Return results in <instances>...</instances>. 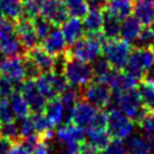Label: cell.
Masks as SVG:
<instances>
[{"instance_id": "obj_1", "label": "cell", "mask_w": 154, "mask_h": 154, "mask_svg": "<svg viewBox=\"0 0 154 154\" xmlns=\"http://www.w3.org/2000/svg\"><path fill=\"white\" fill-rule=\"evenodd\" d=\"M105 36L102 32L95 35H85L71 45L70 51L67 52L69 57L76 58L84 63H94L102 54V46L105 42Z\"/></svg>"}, {"instance_id": "obj_2", "label": "cell", "mask_w": 154, "mask_h": 154, "mask_svg": "<svg viewBox=\"0 0 154 154\" xmlns=\"http://www.w3.org/2000/svg\"><path fill=\"white\" fill-rule=\"evenodd\" d=\"M132 46L122 37L106 38L102 46V57L108 61L111 67L117 71H123L131 54Z\"/></svg>"}, {"instance_id": "obj_3", "label": "cell", "mask_w": 154, "mask_h": 154, "mask_svg": "<svg viewBox=\"0 0 154 154\" xmlns=\"http://www.w3.org/2000/svg\"><path fill=\"white\" fill-rule=\"evenodd\" d=\"M67 54V53H66ZM63 75L72 88H83L94 79L93 66L72 57H66L63 67Z\"/></svg>"}, {"instance_id": "obj_4", "label": "cell", "mask_w": 154, "mask_h": 154, "mask_svg": "<svg viewBox=\"0 0 154 154\" xmlns=\"http://www.w3.org/2000/svg\"><path fill=\"white\" fill-rule=\"evenodd\" d=\"M153 61H154L153 47H136L132 48L124 71L140 82L141 79L144 78Z\"/></svg>"}, {"instance_id": "obj_5", "label": "cell", "mask_w": 154, "mask_h": 154, "mask_svg": "<svg viewBox=\"0 0 154 154\" xmlns=\"http://www.w3.org/2000/svg\"><path fill=\"white\" fill-rule=\"evenodd\" d=\"M112 96L114 99L117 107L136 124H138V122L147 113V111L144 109V107L141 102V99H140V95H138L136 88L112 95Z\"/></svg>"}, {"instance_id": "obj_6", "label": "cell", "mask_w": 154, "mask_h": 154, "mask_svg": "<svg viewBox=\"0 0 154 154\" xmlns=\"http://www.w3.org/2000/svg\"><path fill=\"white\" fill-rule=\"evenodd\" d=\"M35 83L47 101L57 97L69 87L64 75L55 71L42 72L35 78Z\"/></svg>"}, {"instance_id": "obj_7", "label": "cell", "mask_w": 154, "mask_h": 154, "mask_svg": "<svg viewBox=\"0 0 154 154\" xmlns=\"http://www.w3.org/2000/svg\"><path fill=\"white\" fill-rule=\"evenodd\" d=\"M134 124L118 107H112L107 113V132L112 138H129L132 135Z\"/></svg>"}, {"instance_id": "obj_8", "label": "cell", "mask_w": 154, "mask_h": 154, "mask_svg": "<svg viewBox=\"0 0 154 154\" xmlns=\"http://www.w3.org/2000/svg\"><path fill=\"white\" fill-rule=\"evenodd\" d=\"M22 49L14 24L7 18L0 19V52L5 57H16L20 55Z\"/></svg>"}, {"instance_id": "obj_9", "label": "cell", "mask_w": 154, "mask_h": 154, "mask_svg": "<svg viewBox=\"0 0 154 154\" xmlns=\"http://www.w3.org/2000/svg\"><path fill=\"white\" fill-rule=\"evenodd\" d=\"M81 97L84 101L95 106L97 109H101L111 103L112 91L108 88V85H106L105 83L93 79L90 83H88L85 87L82 88Z\"/></svg>"}, {"instance_id": "obj_10", "label": "cell", "mask_w": 154, "mask_h": 154, "mask_svg": "<svg viewBox=\"0 0 154 154\" xmlns=\"http://www.w3.org/2000/svg\"><path fill=\"white\" fill-rule=\"evenodd\" d=\"M0 76L8 79L19 88L20 83H23V81H25L26 78L24 58H22L20 55L5 58L0 66Z\"/></svg>"}, {"instance_id": "obj_11", "label": "cell", "mask_w": 154, "mask_h": 154, "mask_svg": "<svg viewBox=\"0 0 154 154\" xmlns=\"http://www.w3.org/2000/svg\"><path fill=\"white\" fill-rule=\"evenodd\" d=\"M19 91L23 95V97L25 99V101L32 113H38L45 109L47 100L40 93L38 88L35 83V79L26 78L25 81H23V83H20V85H19Z\"/></svg>"}, {"instance_id": "obj_12", "label": "cell", "mask_w": 154, "mask_h": 154, "mask_svg": "<svg viewBox=\"0 0 154 154\" xmlns=\"http://www.w3.org/2000/svg\"><path fill=\"white\" fill-rule=\"evenodd\" d=\"M97 112L99 109L95 106H93L91 103L84 100H81L72 108L71 114H70V122L75 124L76 126L87 130L93 124Z\"/></svg>"}, {"instance_id": "obj_13", "label": "cell", "mask_w": 154, "mask_h": 154, "mask_svg": "<svg viewBox=\"0 0 154 154\" xmlns=\"http://www.w3.org/2000/svg\"><path fill=\"white\" fill-rule=\"evenodd\" d=\"M14 28H16V32L18 36V40L20 42V45L26 48V49H31L34 47L37 46V42L40 41L34 25H32V20L28 17H20L19 19L16 20L14 23Z\"/></svg>"}, {"instance_id": "obj_14", "label": "cell", "mask_w": 154, "mask_h": 154, "mask_svg": "<svg viewBox=\"0 0 154 154\" xmlns=\"http://www.w3.org/2000/svg\"><path fill=\"white\" fill-rule=\"evenodd\" d=\"M41 14L46 17L54 26L61 25L69 18V13L63 0H45Z\"/></svg>"}, {"instance_id": "obj_15", "label": "cell", "mask_w": 154, "mask_h": 154, "mask_svg": "<svg viewBox=\"0 0 154 154\" xmlns=\"http://www.w3.org/2000/svg\"><path fill=\"white\" fill-rule=\"evenodd\" d=\"M42 47L53 57H58V55L66 53L67 42H66L60 28L53 26L51 32L42 40Z\"/></svg>"}, {"instance_id": "obj_16", "label": "cell", "mask_w": 154, "mask_h": 154, "mask_svg": "<svg viewBox=\"0 0 154 154\" xmlns=\"http://www.w3.org/2000/svg\"><path fill=\"white\" fill-rule=\"evenodd\" d=\"M26 57L38 67L41 73L42 72H49V71L54 70L55 57L49 54L43 47L36 46V47L29 49V53H28Z\"/></svg>"}, {"instance_id": "obj_17", "label": "cell", "mask_w": 154, "mask_h": 154, "mask_svg": "<svg viewBox=\"0 0 154 154\" xmlns=\"http://www.w3.org/2000/svg\"><path fill=\"white\" fill-rule=\"evenodd\" d=\"M43 113L46 114V117L48 118V120L51 122V124L53 126L61 125L65 122V119H67V123H69V117H67L66 109L59 97L48 100L46 103V107L43 109Z\"/></svg>"}, {"instance_id": "obj_18", "label": "cell", "mask_w": 154, "mask_h": 154, "mask_svg": "<svg viewBox=\"0 0 154 154\" xmlns=\"http://www.w3.org/2000/svg\"><path fill=\"white\" fill-rule=\"evenodd\" d=\"M55 136L64 144L69 142H82L85 140V130L69 122L59 125V128L55 131Z\"/></svg>"}, {"instance_id": "obj_19", "label": "cell", "mask_w": 154, "mask_h": 154, "mask_svg": "<svg viewBox=\"0 0 154 154\" xmlns=\"http://www.w3.org/2000/svg\"><path fill=\"white\" fill-rule=\"evenodd\" d=\"M60 30L69 45H73L76 41H78L81 37L84 36V28L79 18H75V17L67 18L61 24Z\"/></svg>"}, {"instance_id": "obj_20", "label": "cell", "mask_w": 154, "mask_h": 154, "mask_svg": "<svg viewBox=\"0 0 154 154\" xmlns=\"http://www.w3.org/2000/svg\"><path fill=\"white\" fill-rule=\"evenodd\" d=\"M132 12L143 26H149L154 20V4L152 0H135Z\"/></svg>"}, {"instance_id": "obj_21", "label": "cell", "mask_w": 154, "mask_h": 154, "mask_svg": "<svg viewBox=\"0 0 154 154\" xmlns=\"http://www.w3.org/2000/svg\"><path fill=\"white\" fill-rule=\"evenodd\" d=\"M82 24L85 34L88 35L100 34L102 31V24H103V10L90 8L88 13L83 17Z\"/></svg>"}, {"instance_id": "obj_22", "label": "cell", "mask_w": 154, "mask_h": 154, "mask_svg": "<svg viewBox=\"0 0 154 154\" xmlns=\"http://www.w3.org/2000/svg\"><path fill=\"white\" fill-rule=\"evenodd\" d=\"M143 25L135 16H129L128 18L122 20L120 24V37L128 42H136L138 38Z\"/></svg>"}, {"instance_id": "obj_23", "label": "cell", "mask_w": 154, "mask_h": 154, "mask_svg": "<svg viewBox=\"0 0 154 154\" xmlns=\"http://www.w3.org/2000/svg\"><path fill=\"white\" fill-rule=\"evenodd\" d=\"M134 8V0H107L105 11L118 18L119 20H123L131 16Z\"/></svg>"}, {"instance_id": "obj_24", "label": "cell", "mask_w": 154, "mask_h": 154, "mask_svg": "<svg viewBox=\"0 0 154 154\" xmlns=\"http://www.w3.org/2000/svg\"><path fill=\"white\" fill-rule=\"evenodd\" d=\"M136 90L144 109L149 113H154V82L143 78L137 83Z\"/></svg>"}, {"instance_id": "obj_25", "label": "cell", "mask_w": 154, "mask_h": 154, "mask_svg": "<svg viewBox=\"0 0 154 154\" xmlns=\"http://www.w3.org/2000/svg\"><path fill=\"white\" fill-rule=\"evenodd\" d=\"M128 154H153V147L144 135H131L126 142Z\"/></svg>"}, {"instance_id": "obj_26", "label": "cell", "mask_w": 154, "mask_h": 154, "mask_svg": "<svg viewBox=\"0 0 154 154\" xmlns=\"http://www.w3.org/2000/svg\"><path fill=\"white\" fill-rule=\"evenodd\" d=\"M111 136L108 135L106 129H97V128H88L85 130V140L88 143L94 146L99 152H101L106 144L109 142Z\"/></svg>"}, {"instance_id": "obj_27", "label": "cell", "mask_w": 154, "mask_h": 154, "mask_svg": "<svg viewBox=\"0 0 154 154\" xmlns=\"http://www.w3.org/2000/svg\"><path fill=\"white\" fill-rule=\"evenodd\" d=\"M120 24L122 20L112 16L111 13L103 10V24H102V35L105 38H116L120 35Z\"/></svg>"}, {"instance_id": "obj_28", "label": "cell", "mask_w": 154, "mask_h": 154, "mask_svg": "<svg viewBox=\"0 0 154 154\" xmlns=\"http://www.w3.org/2000/svg\"><path fill=\"white\" fill-rule=\"evenodd\" d=\"M8 102L11 106V109L13 112L14 118L17 119H22L26 116H29V106L25 101V99L23 97V95L20 94L19 90H16L10 97H8Z\"/></svg>"}, {"instance_id": "obj_29", "label": "cell", "mask_w": 154, "mask_h": 154, "mask_svg": "<svg viewBox=\"0 0 154 154\" xmlns=\"http://www.w3.org/2000/svg\"><path fill=\"white\" fill-rule=\"evenodd\" d=\"M2 16L10 20H17L23 17V4L20 0H0Z\"/></svg>"}, {"instance_id": "obj_30", "label": "cell", "mask_w": 154, "mask_h": 154, "mask_svg": "<svg viewBox=\"0 0 154 154\" xmlns=\"http://www.w3.org/2000/svg\"><path fill=\"white\" fill-rule=\"evenodd\" d=\"M63 2L70 17L81 19L90 10L87 0H63Z\"/></svg>"}, {"instance_id": "obj_31", "label": "cell", "mask_w": 154, "mask_h": 154, "mask_svg": "<svg viewBox=\"0 0 154 154\" xmlns=\"http://www.w3.org/2000/svg\"><path fill=\"white\" fill-rule=\"evenodd\" d=\"M78 96H81V94H78L77 89L72 88V87H70V88L67 87V89L59 95V99H60L61 103L64 105V107L66 109V113H67V117H69V122H70L71 111L75 107V105L78 102Z\"/></svg>"}, {"instance_id": "obj_32", "label": "cell", "mask_w": 154, "mask_h": 154, "mask_svg": "<svg viewBox=\"0 0 154 154\" xmlns=\"http://www.w3.org/2000/svg\"><path fill=\"white\" fill-rule=\"evenodd\" d=\"M32 25L35 29V32L38 37V40H43L53 29V24L42 14H38L32 18Z\"/></svg>"}, {"instance_id": "obj_33", "label": "cell", "mask_w": 154, "mask_h": 154, "mask_svg": "<svg viewBox=\"0 0 154 154\" xmlns=\"http://www.w3.org/2000/svg\"><path fill=\"white\" fill-rule=\"evenodd\" d=\"M32 120H34V125L36 129V132L41 136H43L47 132H51L53 129V125L51 124V122L48 120V118L46 117L45 113L38 112V113H32L31 114Z\"/></svg>"}, {"instance_id": "obj_34", "label": "cell", "mask_w": 154, "mask_h": 154, "mask_svg": "<svg viewBox=\"0 0 154 154\" xmlns=\"http://www.w3.org/2000/svg\"><path fill=\"white\" fill-rule=\"evenodd\" d=\"M23 16L28 18H34L41 14L45 0H23Z\"/></svg>"}, {"instance_id": "obj_35", "label": "cell", "mask_w": 154, "mask_h": 154, "mask_svg": "<svg viewBox=\"0 0 154 154\" xmlns=\"http://www.w3.org/2000/svg\"><path fill=\"white\" fill-rule=\"evenodd\" d=\"M93 72H94V81H100L111 70V65L103 57H99L94 63H93Z\"/></svg>"}, {"instance_id": "obj_36", "label": "cell", "mask_w": 154, "mask_h": 154, "mask_svg": "<svg viewBox=\"0 0 154 154\" xmlns=\"http://www.w3.org/2000/svg\"><path fill=\"white\" fill-rule=\"evenodd\" d=\"M18 129H19V136L20 138H25L28 136H31L34 134H37L36 132V129H35V125H34V120H32V117L31 114L19 119L18 122Z\"/></svg>"}, {"instance_id": "obj_37", "label": "cell", "mask_w": 154, "mask_h": 154, "mask_svg": "<svg viewBox=\"0 0 154 154\" xmlns=\"http://www.w3.org/2000/svg\"><path fill=\"white\" fill-rule=\"evenodd\" d=\"M103 154H128L126 153V143L120 138H112L106 144V147L101 150Z\"/></svg>"}, {"instance_id": "obj_38", "label": "cell", "mask_w": 154, "mask_h": 154, "mask_svg": "<svg viewBox=\"0 0 154 154\" xmlns=\"http://www.w3.org/2000/svg\"><path fill=\"white\" fill-rule=\"evenodd\" d=\"M1 136L5 138H8L13 143L18 141L19 136V129H18V123L16 122H8L5 124H1Z\"/></svg>"}, {"instance_id": "obj_39", "label": "cell", "mask_w": 154, "mask_h": 154, "mask_svg": "<svg viewBox=\"0 0 154 154\" xmlns=\"http://www.w3.org/2000/svg\"><path fill=\"white\" fill-rule=\"evenodd\" d=\"M147 137H154V113L147 112L137 124Z\"/></svg>"}, {"instance_id": "obj_40", "label": "cell", "mask_w": 154, "mask_h": 154, "mask_svg": "<svg viewBox=\"0 0 154 154\" xmlns=\"http://www.w3.org/2000/svg\"><path fill=\"white\" fill-rule=\"evenodd\" d=\"M136 42L140 45L138 47H153L154 46V34L149 26H143L138 38Z\"/></svg>"}, {"instance_id": "obj_41", "label": "cell", "mask_w": 154, "mask_h": 154, "mask_svg": "<svg viewBox=\"0 0 154 154\" xmlns=\"http://www.w3.org/2000/svg\"><path fill=\"white\" fill-rule=\"evenodd\" d=\"M13 112L11 109L8 99L0 100V124H5L8 122H13Z\"/></svg>"}, {"instance_id": "obj_42", "label": "cell", "mask_w": 154, "mask_h": 154, "mask_svg": "<svg viewBox=\"0 0 154 154\" xmlns=\"http://www.w3.org/2000/svg\"><path fill=\"white\" fill-rule=\"evenodd\" d=\"M16 87L17 85H14L12 82H10L8 79L0 76V96H1V99H8L16 91Z\"/></svg>"}, {"instance_id": "obj_43", "label": "cell", "mask_w": 154, "mask_h": 154, "mask_svg": "<svg viewBox=\"0 0 154 154\" xmlns=\"http://www.w3.org/2000/svg\"><path fill=\"white\" fill-rule=\"evenodd\" d=\"M24 66H25V75H26V78L35 79L38 75H41V71L38 70V67H37L28 57L24 58Z\"/></svg>"}, {"instance_id": "obj_44", "label": "cell", "mask_w": 154, "mask_h": 154, "mask_svg": "<svg viewBox=\"0 0 154 154\" xmlns=\"http://www.w3.org/2000/svg\"><path fill=\"white\" fill-rule=\"evenodd\" d=\"M49 153H51V146L48 141L45 138H41L30 152V154H49Z\"/></svg>"}, {"instance_id": "obj_45", "label": "cell", "mask_w": 154, "mask_h": 154, "mask_svg": "<svg viewBox=\"0 0 154 154\" xmlns=\"http://www.w3.org/2000/svg\"><path fill=\"white\" fill-rule=\"evenodd\" d=\"M66 154H81V142H69L65 144Z\"/></svg>"}, {"instance_id": "obj_46", "label": "cell", "mask_w": 154, "mask_h": 154, "mask_svg": "<svg viewBox=\"0 0 154 154\" xmlns=\"http://www.w3.org/2000/svg\"><path fill=\"white\" fill-rule=\"evenodd\" d=\"M13 146V142L10 141L8 138L5 137H0V154H8L11 148Z\"/></svg>"}, {"instance_id": "obj_47", "label": "cell", "mask_w": 154, "mask_h": 154, "mask_svg": "<svg viewBox=\"0 0 154 154\" xmlns=\"http://www.w3.org/2000/svg\"><path fill=\"white\" fill-rule=\"evenodd\" d=\"M8 154H30L19 142H14Z\"/></svg>"}, {"instance_id": "obj_48", "label": "cell", "mask_w": 154, "mask_h": 154, "mask_svg": "<svg viewBox=\"0 0 154 154\" xmlns=\"http://www.w3.org/2000/svg\"><path fill=\"white\" fill-rule=\"evenodd\" d=\"M144 78H146V79H148V81L154 82V61H153V64L150 65V67L148 69V71H147V73H146Z\"/></svg>"}, {"instance_id": "obj_49", "label": "cell", "mask_w": 154, "mask_h": 154, "mask_svg": "<svg viewBox=\"0 0 154 154\" xmlns=\"http://www.w3.org/2000/svg\"><path fill=\"white\" fill-rule=\"evenodd\" d=\"M4 60H5V55L0 52V66H1V64H2V61H4Z\"/></svg>"}, {"instance_id": "obj_50", "label": "cell", "mask_w": 154, "mask_h": 154, "mask_svg": "<svg viewBox=\"0 0 154 154\" xmlns=\"http://www.w3.org/2000/svg\"><path fill=\"white\" fill-rule=\"evenodd\" d=\"M150 29H152V31H153V34H154V20H153V23L150 24Z\"/></svg>"}, {"instance_id": "obj_51", "label": "cell", "mask_w": 154, "mask_h": 154, "mask_svg": "<svg viewBox=\"0 0 154 154\" xmlns=\"http://www.w3.org/2000/svg\"><path fill=\"white\" fill-rule=\"evenodd\" d=\"M0 19H2V12H1V7H0Z\"/></svg>"}, {"instance_id": "obj_52", "label": "cell", "mask_w": 154, "mask_h": 154, "mask_svg": "<svg viewBox=\"0 0 154 154\" xmlns=\"http://www.w3.org/2000/svg\"><path fill=\"white\" fill-rule=\"evenodd\" d=\"M0 137H1V124H0Z\"/></svg>"}, {"instance_id": "obj_53", "label": "cell", "mask_w": 154, "mask_h": 154, "mask_svg": "<svg viewBox=\"0 0 154 154\" xmlns=\"http://www.w3.org/2000/svg\"><path fill=\"white\" fill-rule=\"evenodd\" d=\"M99 154H103V153H102V152H100V153H99Z\"/></svg>"}, {"instance_id": "obj_54", "label": "cell", "mask_w": 154, "mask_h": 154, "mask_svg": "<svg viewBox=\"0 0 154 154\" xmlns=\"http://www.w3.org/2000/svg\"><path fill=\"white\" fill-rule=\"evenodd\" d=\"M152 1H153V4H154V0H152Z\"/></svg>"}, {"instance_id": "obj_55", "label": "cell", "mask_w": 154, "mask_h": 154, "mask_svg": "<svg viewBox=\"0 0 154 154\" xmlns=\"http://www.w3.org/2000/svg\"><path fill=\"white\" fill-rule=\"evenodd\" d=\"M0 100H1V96H0Z\"/></svg>"}, {"instance_id": "obj_56", "label": "cell", "mask_w": 154, "mask_h": 154, "mask_svg": "<svg viewBox=\"0 0 154 154\" xmlns=\"http://www.w3.org/2000/svg\"><path fill=\"white\" fill-rule=\"evenodd\" d=\"M153 48H154V46H153Z\"/></svg>"}]
</instances>
